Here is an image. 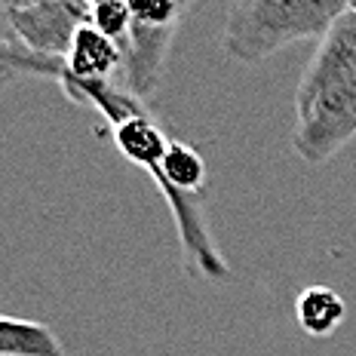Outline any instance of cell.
<instances>
[{
    "label": "cell",
    "instance_id": "cell-4",
    "mask_svg": "<svg viewBox=\"0 0 356 356\" xmlns=\"http://www.w3.org/2000/svg\"><path fill=\"white\" fill-rule=\"evenodd\" d=\"M89 22V6L83 0H40L22 6L13 16V31L22 47L43 58H65L74 34Z\"/></svg>",
    "mask_w": 356,
    "mask_h": 356
},
{
    "label": "cell",
    "instance_id": "cell-10",
    "mask_svg": "<svg viewBox=\"0 0 356 356\" xmlns=\"http://www.w3.org/2000/svg\"><path fill=\"white\" fill-rule=\"evenodd\" d=\"M86 6H99V3H108V0H83Z\"/></svg>",
    "mask_w": 356,
    "mask_h": 356
},
{
    "label": "cell",
    "instance_id": "cell-2",
    "mask_svg": "<svg viewBox=\"0 0 356 356\" xmlns=\"http://www.w3.org/2000/svg\"><path fill=\"white\" fill-rule=\"evenodd\" d=\"M356 138V80L325 92L307 111L298 114V126L292 132V147L301 160L329 163Z\"/></svg>",
    "mask_w": 356,
    "mask_h": 356
},
{
    "label": "cell",
    "instance_id": "cell-9",
    "mask_svg": "<svg viewBox=\"0 0 356 356\" xmlns=\"http://www.w3.org/2000/svg\"><path fill=\"white\" fill-rule=\"evenodd\" d=\"M31 3H40V0H0V47L16 40V31H13V16H16L22 6H31Z\"/></svg>",
    "mask_w": 356,
    "mask_h": 356
},
{
    "label": "cell",
    "instance_id": "cell-5",
    "mask_svg": "<svg viewBox=\"0 0 356 356\" xmlns=\"http://www.w3.org/2000/svg\"><path fill=\"white\" fill-rule=\"evenodd\" d=\"M62 77L83 80V83H108V80L126 83V49L86 22L74 34V43H71L68 56H65Z\"/></svg>",
    "mask_w": 356,
    "mask_h": 356
},
{
    "label": "cell",
    "instance_id": "cell-6",
    "mask_svg": "<svg viewBox=\"0 0 356 356\" xmlns=\"http://www.w3.org/2000/svg\"><path fill=\"white\" fill-rule=\"evenodd\" d=\"M295 320L310 338H329L347 320V301L332 286H307L295 298Z\"/></svg>",
    "mask_w": 356,
    "mask_h": 356
},
{
    "label": "cell",
    "instance_id": "cell-7",
    "mask_svg": "<svg viewBox=\"0 0 356 356\" xmlns=\"http://www.w3.org/2000/svg\"><path fill=\"white\" fill-rule=\"evenodd\" d=\"M0 356H65V347L49 325L0 314Z\"/></svg>",
    "mask_w": 356,
    "mask_h": 356
},
{
    "label": "cell",
    "instance_id": "cell-8",
    "mask_svg": "<svg viewBox=\"0 0 356 356\" xmlns=\"http://www.w3.org/2000/svg\"><path fill=\"white\" fill-rule=\"evenodd\" d=\"M89 25L99 28L102 34H108L111 40H117L126 49L129 47V31H132V13L126 0H108V3L89 6Z\"/></svg>",
    "mask_w": 356,
    "mask_h": 356
},
{
    "label": "cell",
    "instance_id": "cell-3",
    "mask_svg": "<svg viewBox=\"0 0 356 356\" xmlns=\"http://www.w3.org/2000/svg\"><path fill=\"white\" fill-rule=\"evenodd\" d=\"M350 80H356V6L347 10L320 40L307 71L301 74L295 111L301 114L314 102H320L325 92L350 83Z\"/></svg>",
    "mask_w": 356,
    "mask_h": 356
},
{
    "label": "cell",
    "instance_id": "cell-1",
    "mask_svg": "<svg viewBox=\"0 0 356 356\" xmlns=\"http://www.w3.org/2000/svg\"><path fill=\"white\" fill-rule=\"evenodd\" d=\"M356 0H231L221 53L240 65H258L301 40L325 37Z\"/></svg>",
    "mask_w": 356,
    "mask_h": 356
}]
</instances>
